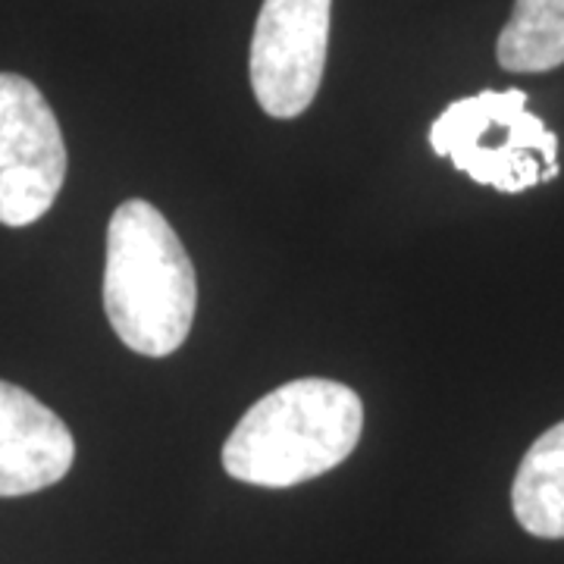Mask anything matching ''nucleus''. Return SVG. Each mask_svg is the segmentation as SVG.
I'll return each instance as SVG.
<instances>
[{
  "label": "nucleus",
  "mask_w": 564,
  "mask_h": 564,
  "mask_svg": "<svg viewBox=\"0 0 564 564\" xmlns=\"http://www.w3.org/2000/svg\"><path fill=\"white\" fill-rule=\"evenodd\" d=\"M66 182L61 122L35 82L0 73V223H39Z\"/></svg>",
  "instance_id": "obj_4"
},
{
  "label": "nucleus",
  "mask_w": 564,
  "mask_h": 564,
  "mask_svg": "<svg viewBox=\"0 0 564 564\" xmlns=\"http://www.w3.org/2000/svg\"><path fill=\"white\" fill-rule=\"evenodd\" d=\"M333 0H263L251 39V88L273 120H295L321 91Z\"/></svg>",
  "instance_id": "obj_5"
},
{
  "label": "nucleus",
  "mask_w": 564,
  "mask_h": 564,
  "mask_svg": "<svg viewBox=\"0 0 564 564\" xmlns=\"http://www.w3.org/2000/svg\"><path fill=\"white\" fill-rule=\"evenodd\" d=\"M496 57L508 73H549L564 66V0H514Z\"/></svg>",
  "instance_id": "obj_8"
},
{
  "label": "nucleus",
  "mask_w": 564,
  "mask_h": 564,
  "mask_svg": "<svg viewBox=\"0 0 564 564\" xmlns=\"http://www.w3.org/2000/svg\"><path fill=\"white\" fill-rule=\"evenodd\" d=\"M511 508L527 533L564 540V421L527 448L511 486Z\"/></svg>",
  "instance_id": "obj_7"
},
{
  "label": "nucleus",
  "mask_w": 564,
  "mask_h": 564,
  "mask_svg": "<svg viewBox=\"0 0 564 564\" xmlns=\"http://www.w3.org/2000/svg\"><path fill=\"white\" fill-rule=\"evenodd\" d=\"M430 144L458 173L505 195H521L558 176V135L527 110L521 88L448 104L430 126Z\"/></svg>",
  "instance_id": "obj_3"
},
{
  "label": "nucleus",
  "mask_w": 564,
  "mask_h": 564,
  "mask_svg": "<svg viewBox=\"0 0 564 564\" xmlns=\"http://www.w3.org/2000/svg\"><path fill=\"white\" fill-rule=\"evenodd\" d=\"M361 430L364 404L355 389L304 377L245 411L223 445V467L251 486H299L339 467L358 448Z\"/></svg>",
  "instance_id": "obj_2"
},
{
  "label": "nucleus",
  "mask_w": 564,
  "mask_h": 564,
  "mask_svg": "<svg viewBox=\"0 0 564 564\" xmlns=\"http://www.w3.org/2000/svg\"><path fill=\"white\" fill-rule=\"evenodd\" d=\"M195 267L154 204L132 198L107 223L104 311L126 348L166 358L192 333Z\"/></svg>",
  "instance_id": "obj_1"
},
{
  "label": "nucleus",
  "mask_w": 564,
  "mask_h": 564,
  "mask_svg": "<svg viewBox=\"0 0 564 564\" xmlns=\"http://www.w3.org/2000/svg\"><path fill=\"white\" fill-rule=\"evenodd\" d=\"M73 462L69 426L32 392L0 380V499L61 484Z\"/></svg>",
  "instance_id": "obj_6"
}]
</instances>
